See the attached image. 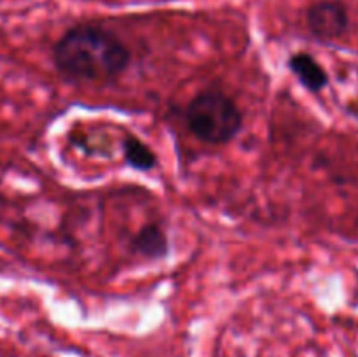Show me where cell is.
<instances>
[{
  "label": "cell",
  "instance_id": "5",
  "mask_svg": "<svg viewBox=\"0 0 358 357\" xmlns=\"http://www.w3.org/2000/svg\"><path fill=\"white\" fill-rule=\"evenodd\" d=\"M129 248L142 258L156 261V259L166 258L170 241H168V234L159 226L147 224L131 238Z\"/></svg>",
  "mask_w": 358,
  "mask_h": 357
},
{
  "label": "cell",
  "instance_id": "3",
  "mask_svg": "<svg viewBox=\"0 0 358 357\" xmlns=\"http://www.w3.org/2000/svg\"><path fill=\"white\" fill-rule=\"evenodd\" d=\"M306 24L318 41H334L348 30V10L341 2H318L308 9Z\"/></svg>",
  "mask_w": 358,
  "mask_h": 357
},
{
  "label": "cell",
  "instance_id": "6",
  "mask_svg": "<svg viewBox=\"0 0 358 357\" xmlns=\"http://www.w3.org/2000/svg\"><path fill=\"white\" fill-rule=\"evenodd\" d=\"M122 154H124V161L131 168L140 172L152 170L157 167V156L147 144L136 136L128 135L122 142Z\"/></svg>",
  "mask_w": 358,
  "mask_h": 357
},
{
  "label": "cell",
  "instance_id": "4",
  "mask_svg": "<svg viewBox=\"0 0 358 357\" xmlns=\"http://www.w3.org/2000/svg\"><path fill=\"white\" fill-rule=\"evenodd\" d=\"M289 70L311 93H320L329 84V74L324 66L308 52H296L289 58Z\"/></svg>",
  "mask_w": 358,
  "mask_h": 357
},
{
  "label": "cell",
  "instance_id": "1",
  "mask_svg": "<svg viewBox=\"0 0 358 357\" xmlns=\"http://www.w3.org/2000/svg\"><path fill=\"white\" fill-rule=\"evenodd\" d=\"M52 62L65 79L107 84L126 72L131 51L114 31L94 24H77L55 44Z\"/></svg>",
  "mask_w": 358,
  "mask_h": 357
},
{
  "label": "cell",
  "instance_id": "2",
  "mask_svg": "<svg viewBox=\"0 0 358 357\" xmlns=\"http://www.w3.org/2000/svg\"><path fill=\"white\" fill-rule=\"evenodd\" d=\"M185 122L198 140L210 146H224L233 142L241 132L243 114L224 91L206 90L187 104Z\"/></svg>",
  "mask_w": 358,
  "mask_h": 357
}]
</instances>
